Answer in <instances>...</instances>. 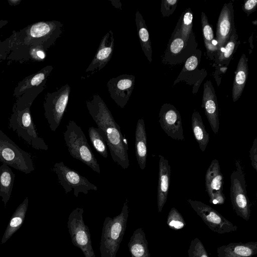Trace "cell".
Returning a JSON list of instances; mask_svg holds the SVG:
<instances>
[{
    "label": "cell",
    "mask_w": 257,
    "mask_h": 257,
    "mask_svg": "<svg viewBox=\"0 0 257 257\" xmlns=\"http://www.w3.org/2000/svg\"><path fill=\"white\" fill-rule=\"evenodd\" d=\"M170 257H171V256H170Z\"/></svg>",
    "instance_id": "43"
},
{
    "label": "cell",
    "mask_w": 257,
    "mask_h": 257,
    "mask_svg": "<svg viewBox=\"0 0 257 257\" xmlns=\"http://www.w3.org/2000/svg\"><path fill=\"white\" fill-rule=\"evenodd\" d=\"M193 14L190 9H188L184 13L180 29L181 37L185 44L188 42L190 35L192 32Z\"/></svg>",
    "instance_id": "33"
},
{
    "label": "cell",
    "mask_w": 257,
    "mask_h": 257,
    "mask_svg": "<svg viewBox=\"0 0 257 257\" xmlns=\"http://www.w3.org/2000/svg\"><path fill=\"white\" fill-rule=\"evenodd\" d=\"M187 201L203 222L215 233L224 234L237 230V226L211 206L201 201L191 199H188Z\"/></svg>",
    "instance_id": "11"
},
{
    "label": "cell",
    "mask_w": 257,
    "mask_h": 257,
    "mask_svg": "<svg viewBox=\"0 0 257 257\" xmlns=\"http://www.w3.org/2000/svg\"><path fill=\"white\" fill-rule=\"evenodd\" d=\"M205 184L210 203L214 205L224 204L225 197L223 193V177L217 159L212 161L206 171Z\"/></svg>",
    "instance_id": "12"
},
{
    "label": "cell",
    "mask_w": 257,
    "mask_h": 257,
    "mask_svg": "<svg viewBox=\"0 0 257 257\" xmlns=\"http://www.w3.org/2000/svg\"><path fill=\"white\" fill-rule=\"evenodd\" d=\"M202 107L212 131L217 135L219 127L218 103L214 87L210 80L206 81L203 85Z\"/></svg>",
    "instance_id": "17"
},
{
    "label": "cell",
    "mask_w": 257,
    "mask_h": 257,
    "mask_svg": "<svg viewBox=\"0 0 257 257\" xmlns=\"http://www.w3.org/2000/svg\"><path fill=\"white\" fill-rule=\"evenodd\" d=\"M185 44V43L181 37L175 38L170 46L171 52L174 54H178L183 49Z\"/></svg>",
    "instance_id": "36"
},
{
    "label": "cell",
    "mask_w": 257,
    "mask_h": 257,
    "mask_svg": "<svg viewBox=\"0 0 257 257\" xmlns=\"http://www.w3.org/2000/svg\"><path fill=\"white\" fill-rule=\"evenodd\" d=\"M191 127L200 149L202 152H204L209 143V135L205 130L200 114L196 110H194L192 114Z\"/></svg>",
    "instance_id": "28"
},
{
    "label": "cell",
    "mask_w": 257,
    "mask_h": 257,
    "mask_svg": "<svg viewBox=\"0 0 257 257\" xmlns=\"http://www.w3.org/2000/svg\"><path fill=\"white\" fill-rule=\"evenodd\" d=\"M237 38L238 35L234 28L224 49L218 55V61L221 64L224 63L225 62H227V63L229 62L235 49Z\"/></svg>",
    "instance_id": "31"
},
{
    "label": "cell",
    "mask_w": 257,
    "mask_h": 257,
    "mask_svg": "<svg viewBox=\"0 0 257 257\" xmlns=\"http://www.w3.org/2000/svg\"><path fill=\"white\" fill-rule=\"evenodd\" d=\"M257 253V241L234 242L217 248L218 257H253Z\"/></svg>",
    "instance_id": "21"
},
{
    "label": "cell",
    "mask_w": 257,
    "mask_h": 257,
    "mask_svg": "<svg viewBox=\"0 0 257 257\" xmlns=\"http://www.w3.org/2000/svg\"><path fill=\"white\" fill-rule=\"evenodd\" d=\"M10 52L7 58L9 60L21 63L28 61L40 62L43 61L46 57V52L41 48L24 44H13L10 41Z\"/></svg>",
    "instance_id": "19"
},
{
    "label": "cell",
    "mask_w": 257,
    "mask_h": 257,
    "mask_svg": "<svg viewBox=\"0 0 257 257\" xmlns=\"http://www.w3.org/2000/svg\"><path fill=\"white\" fill-rule=\"evenodd\" d=\"M88 136L96 151L106 159L108 156L107 145L103 132L98 127L91 126L88 128Z\"/></svg>",
    "instance_id": "29"
},
{
    "label": "cell",
    "mask_w": 257,
    "mask_h": 257,
    "mask_svg": "<svg viewBox=\"0 0 257 257\" xmlns=\"http://www.w3.org/2000/svg\"><path fill=\"white\" fill-rule=\"evenodd\" d=\"M201 22L204 45L208 56L210 57L214 53H217V46L213 42V31L208 21L206 14L204 12L201 13Z\"/></svg>",
    "instance_id": "30"
},
{
    "label": "cell",
    "mask_w": 257,
    "mask_h": 257,
    "mask_svg": "<svg viewBox=\"0 0 257 257\" xmlns=\"http://www.w3.org/2000/svg\"><path fill=\"white\" fill-rule=\"evenodd\" d=\"M167 224L171 229L174 230L182 229L186 225L182 215L175 207H172L169 212Z\"/></svg>",
    "instance_id": "32"
},
{
    "label": "cell",
    "mask_w": 257,
    "mask_h": 257,
    "mask_svg": "<svg viewBox=\"0 0 257 257\" xmlns=\"http://www.w3.org/2000/svg\"><path fill=\"white\" fill-rule=\"evenodd\" d=\"M178 0H163L161 11L163 17H169L175 10Z\"/></svg>",
    "instance_id": "35"
},
{
    "label": "cell",
    "mask_w": 257,
    "mask_h": 257,
    "mask_svg": "<svg viewBox=\"0 0 257 257\" xmlns=\"http://www.w3.org/2000/svg\"><path fill=\"white\" fill-rule=\"evenodd\" d=\"M188 255V257H209L203 244L197 237L191 240Z\"/></svg>",
    "instance_id": "34"
},
{
    "label": "cell",
    "mask_w": 257,
    "mask_h": 257,
    "mask_svg": "<svg viewBox=\"0 0 257 257\" xmlns=\"http://www.w3.org/2000/svg\"><path fill=\"white\" fill-rule=\"evenodd\" d=\"M53 170L57 175L59 182L64 189L65 193L73 190L75 196L78 197L79 193L86 195L89 191L98 189L97 187L86 178L66 166L63 162L56 163Z\"/></svg>",
    "instance_id": "10"
},
{
    "label": "cell",
    "mask_w": 257,
    "mask_h": 257,
    "mask_svg": "<svg viewBox=\"0 0 257 257\" xmlns=\"http://www.w3.org/2000/svg\"><path fill=\"white\" fill-rule=\"evenodd\" d=\"M63 135L70 155L100 174L99 165L81 128L74 120H70Z\"/></svg>",
    "instance_id": "5"
},
{
    "label": "cell",
    "mask_w": 257,
    "mask_h": 257,
    "mask_svg": "<svg viewBox=\"0 0 257 257\" xmlns=\"http://www.w3.org/2000/svg\"><path fill=\"white\" fill-rule=\"evenodd\" d=\"M9 23V21L8 20H1L0 19V30L5 26H6L8 23Z\"/></svg>",
    "instance_id": "42"
},
{
    "label": "cell",
    "mask_w": 257,
    "mask_h": 257,
    "mask_svg": "<svg viewBox=\"0 0 257 257\" xmlns=\"http://www.w3.org/2000/svg\"><path fill=\"white\" fill-rule=\"evenodd\" d=\"M127 246L131 257H151L146 234L142 227L134 231Z\"/></svg>",
    "instance_id": "24"
},
{
    "label": "cell",
    "mask_w": 257,
    "mask_h": 257,
    "mask_svg": "<svg viewBox=\"0 0 257 257\" xmlns=\"http://www.w3.org/2000/svg\"><path fill=\"white\" fill-rule=\"evenodd\" d=\"M235 169L230 175V200L236 214L246 221L250 216V204L247 196L244 168L239 159H236Z\"/></svg>",
    "instance_id": "6"
},
{
    "label": "cell",
    "mask_w": 257,
    "mask_h": 257,
    "mask_svg": "<svg viewBox=\"0 0 257 257\" xmlns=\"http://www.w3.org/2000/svg\"><path fill=\"white\" fill-rule=\"evenodd\" d=\"M135 82L133 75L122 74L110 79L107 87L110 97L121 108H124L128 101Z\"/></svg>",
    "instance_id": "14"
},
{
    "label": "cell",
    "mask_w": 257,
    "mask_h": 257,
    "mask_svg": "<svg viewBox=\"0 0 257 257\" xmlns=\"http://www.w3.org/2000/svg\"><path fill=\"white\" fill-rule=\"evenodd\" d=\"M135 21L142 50L149 61L151 62L152 49L150 35L145 21L139 11L136 13Z\"/></svg>",
    "instance_id": "27"
},
{
    "label": "cell",
    "mask_w": 257,
    "mask_h": 257,
    "mask_svg": "<svg viewBox=\"0 0 257 257\" xmlns=\"http://www.w3.org/2000/svg\"><path fill=\"white\" fill-rule=\"evenodd\" d=\"M114 48V39L111 30L102 38L97 51L85 72L90 75L100 71L110 61Z\"/></svg>",
    "instance_id": "16"
},
{
    "label": "cell",
    "mask_w": 257,
    "mask_h": 257,
    "mask_svg": "<svg viewBox=\"0 0 257 257\" xmlns=\"http://www.w3.org/2000/svg\"><path fill=\"white\" fill-rule=\"evenodd\" d=\"M53 69L52 65H47L37 72L24 78L15 88L13 96L17 98L28 89L46 87L47 79Z\"/></svg>",
    "instance_id": "20"
},
{
    "label": "cell",
    "mask_w": 257,
    "mask_h": 257,
    "mask_svg": "<svg viewBox=\"0 0 257 257\" xmlns=\"http://www.w3.org/2000/svg\"><path fill=\"white\" fill-rule=\"evenodd\" d=\"M135 154L140 168L144 170L147 157V134L143 118H140L137 122L135 132Z\"/></svg>",
    "instance_id": "22"
},
{
    "label": "cell",
    "mask_w": 257,
    "mask_h": 257,
    "mask_svg": "<svg viewBox=\"0 0 257 257\" xmlns=\"http://www.w3.org/2000/svg\"><path fill=\"white\" fill-rule=\"evenodd\" d=\"M10 52V39L0 41V61L5 60Z\"/></svg>",
    "instance_id": "37"
},
{
    "label": "cell",
    "mask_w": 257,
    "mask_h": 257,
    "mask_svg": "<svg viewBox=\"0 0 257 257\" xmlns=\"http://www.w3.org/2000/svg\"><path fill=\"white\" fill-rule=\"evenodd\" d=\"M70 87L66 84L53 92H47L43 104L44 115L51 131L59 127L65 112L70 93Z\"/></svg>",
    "instance_id": "9"
},
{
    "label": "cell",
    "mask_w": 257,
    "mask_h": 257,
    "mask_svg": "<svg viewBox=\"0 0 257 257\" xmlns=\"http://www.w3.org/2000/svg\"><path fill=\"white\" fill-rule=\"evenodd\" d=\"M234 29L233 4L231 3L224 4L220 13L216 26L217 56L229 40Z\"/></svg>",
    "instance_id": "15"
},
{
    "label": "cell",
    "mask_w": 257,
    "mask_h": 257,
    "mask_svg": "<svg viewBox=\"0 0 257 257\" xmlns=\"http://www.w3.org/2000/svg\"><path fill=\"white\" fill-rule=\"evenodd\" d=\"M45 88L28 89L17 98L9 118V128L35 149L47 151V145L43 138L38 136L30 109L34 100Z\"/></svg>",
    "instance_id": "2"
},
{
    "label": "cell",
    "mask_w": 257,
    "mask_h": 257,
    "mask_svg": "<svg viewBox=\"0 0 257 257\" xmlns=\"http://www.w3.org/2000/svg\"><path fill=\"white\" fill-rule=\"evenodd\" d=\"M256 6V0H247L244 2L243 10L248 16L255 10Z\"/></svg>",
    "instance_id": "39"
},
{
    "label": "cell",
    "mask_w": 257,
    "mask_h": 257,
    "mask_svg": "<svg viewBox=\"0 0 257 257\" xmlns=\"http://www.w3.org/2000/svg\"><path fill=\"white\" fill-rule=\"evenodd\" d=\"M29 198L26 197L18 206L12 215L4 232L1 244L6 242L12 235L21 227L25 220L28 208Z\"/></svg>",
    "instance_id": "23"
},
{
    "label": "cell",
    "mask_w": 257,
    "mask_h": 257,
    "mask_svg": "<svg viewBox=\"0 0 257 257\" xmlns=\"http://www.w3.org/2000/svg\"><path fill=\"white\" fill-rule=\"evenodd\" d=\"M15 177L10 166L6 164L0 166V196L5 206L11 198Z\"/></svg>",
    "instance_id": "26"
},
{
    "label": "cell",
    "mask_w": 257,
    "mask_h": 257,
    "mask_svg": "<svg viewBox=\"0 0 257 257\" xmlns=\"http://www.w3.org/2000/svg\"><path fill=\"white\" fill-rule=\"evenodd\" d=\"M159 116L161 127L169 137L179 141L184 139L181 115L174 105L164 104Z\"/></svg>",
    "instance_id": "13"
},
{
    "label": "cell",
    "mask_w": 257,
    "mask_h": 257,
    "mask_svg": "<svg viewBox=\"0 0 257 257\" xmlns=\"http://www.w3.org/2000/svg\"><path fill=\"white\" fill-rule=\"evenodd\" d=\"M9 4L11 6H16L20 4L22 0H7Z\"/></svg>",
    "instance_id": "41"
},
{
    "label": "cell",
    "mask_w": 257,
    "mask_h": 257,
    "mask_svg": "<svg viewBox=\"0 0 257 257\" xmlns=\"http://www.w3.org/2000/svg\"><path fill=\"white\" fill-rule=\"evenodd\" d=\"M63 26L58 21L38 22L19 31H14L9 38L11 43L33 46L46 52L60 37Z\"/></svg>",
    "instance_id": "3"
},
{
    "label": "cell",
    "mask_w": 257,
    "mask_h": 257,
    "mask_svg": "<svg viewBox=\"0 0 257 257\" xmlns=\"http://www.w3.org/2000/svg\"><path fill=\"white\" fill-rule=\"evenodd\" d=\"M157 205L158 212L161 213L169 194L171 167L169 162L163 156L159 155Z\"/></svg>",
    "instance_id": "18"
},
{
    "label": "cell",
    "mask_w": 257,
    "mask_h": 257,
    "mask_svg": "<svg viewBox=\"0 0 257 257\" xmlns=\"http://www.w3.org/2000/svg\"><path fill=\"white\" fill-rule=\"evenodd\" d=\"M128 213V201L126 199L118 215L105 218L100 242L101 257L116 256L126 228Z\"/></svg>",
    "instance_id": "4"
},
{
    "label": "cell",
    "mask_w": 257,
    "mask_h": 257,
    "mask_svg": "<svg viewBox=\"0 0 257 257\" xmlns=\"http://www.w3.org/2000/svg\"><path fill=\"white\" fill-rule=\"evenodd\" d=\"M198 59L195 55L190 56L186 61L185 68L187 71L194 70L198 65Z\"/></svg>",
    "instance_id": "40"
},
{
    "label": "cell",
    "mask_w": 257,
    "mask_h": 257,
    "mask_svg": "<svg viewBox=\"0 0 257 257\" xmlns=\"http://www.w3.org/2000/svg\"><path fill=\"white\" fill-rule=\"evenodd\" d=\"M248 74L247 58L243 54L239 59L234 77L232 96L233 102H235L240 97L245 86Z\"/></svg>",
    "instance_id": "25"
},
{
    "label": "cell",
    "mask_w": 257,
    "mask_h": 257,
    "mask_svg": "<svg viewBox=\"0 0 257 257\" xmlns=\"http://www.w3.org/2000/svg\"><path fill=\"white\" fill-rule=\"evenodd\" d=\"M249 158L252 167L257 171V138L254 139L252 146L250 149Z\"/></svg>",
    "instance_id": "38"
},
{
    "label": "cell",
    "mask_w": 257,
    "mask_h": 257,
    "mask_svg": "<svg viewBox=\"0 0 257 257\" xmlns=\"http://www.w3.org/2000/svg\"><path fill=\"white\" fill-rule=\"evenodd\" d=\"M86 104L90 115L104 134L113 162L122 169H127L130 166L127 139L122 135L106 104L98 94L93 95L86 100Z\"/></svg>",
    "instance_id": "1"
},
{
    "label": "cell",
    "mask_w": 257,
    "mask_h": 257,
    "mask_svg": "<svg viewBox=\"0 0 257 257\" xmlns=\"http://www.w3.org/2000/svg\"><path fill=\"white\" fill-rule=\"evenodd\" d=\"M82 208L77 207L69 214L67 227L73 244L81 249L85 257H95L89 229L83 220Z\"/></svg>",
    "instance_id": "8"
},
{
    "label": "cell",
    "mask_w": 257,
    "mask_h": 257,
    "mask_svg": "<svg viewBox=\"0 0 257 257\" xmlns=\"http://www.w3.org/2000/svg\"><path fill=\"white\" fill-rule=\"evenodd\" d=\"M0 162L26 174L34 170L31 155L0 130Z\"/></svg>",
    "instance_id": "7"
}]
</instances>
